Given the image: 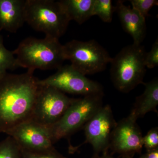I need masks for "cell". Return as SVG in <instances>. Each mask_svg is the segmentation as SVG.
Returning <instances> with one entry per match:
<instances>
[{
    "label": "cell",
    "instance_id": "5bb4252c",
    "mask_svg": "<svg viewBox=\"0 0 158 158\" xmlns=\"http://www.w3.org/2000/svg\"><path fill=\"white\" fill-rule=\"evenodd\" d=\"M145 87L144 93L136 99L135 102L130 115L136 120L143 117L148 113H157L158 105V79H154L148 83H143Z\"/></svg>",
    "mask_w": 158,
    "mask_h": 158
},
{
    "label": "cell",
    "instance_id": "9c48e42d",
    "mask_svg": "<svg viewBox=\"0 0 158 158\" xmlns=\"http://www.w3.org/2000/svg\"><path fill=\"white\" fill-rule=\"evenodd\" d=\"M38 84L53 87L63 93L83 96L103 94L100 84L88 78L71 65H62L54 74L39 80Z\"/></svg>",
    "mask_w": 158,
    "mask_h": 158
},
{
    "label": "cell",
    "instance_id": "e0dca14e",
    "mask_svg": "<svg viewBox=\"0 0 158 158\" xmlns=\"http://www.w3.org/2000/svg\"><path fill=\"white\" fill-rule=\"evenodd\" d=\"M114 10L111 0H94L92 15H97L103 21L110 23L113 19Z\"/></svg>",
    "mask_w": 158,
    "mask_h": 158
},
{
    "label": "cell",
    "instance_id": "44dd1931",
    "mask_svg": "<svg viewBox=\"0 0 158 158\" xmlns=\"http://www.w3.org/2000/svg\"><path fill=\"white\" fill-rule=\"evenodd\" d=\"M143 146L147 151L158 148V128H153L143 137Z\"/></svg>",
    "mask_w": 158,
    "mask_h": 158
},
{
    "label": "cell",
    "instance_id": "277c9868",
    "mask_svg": "<svg viewBox=\"0 0 158 158\" xmlns=\"http://www.w3.org/2000/svg\"><path fill=\"white\" fill-rule=\"evenodd\" d=\"M25 22L46 37L59 39L65 34L69 20L59 1L26 0Z\"/></svg>",
    "mask_w": 158,
    "mask_h": 158
},
{
    "label": "cell",
    "instance_id": "ffe728a7",
    "mask_svg": "<svg viewBox=\"0 0 158 158\" xmlns=\"http://www.w3.org/2000/svg\"><path fill=\"white\" fill-rule=\"evenodd\" d=\"M130 2L132 8L137 10L145 19L149 16V12L152 8L158 5V1L156 0H131Z\"/></svg>",
    "mask_w": 158,
    "mask_h": 158
},
{
    "label": "cell",
    "instance_id": "cb8c5ba5",
    "mask_svg": "<svg viewBox=\"0 0 158 158\" xmlns=\"http://www.w3.org/2000/svg\"><path fill=\"white\" fill-rule=\"evenodd\" d=\"M134 155H130L123 156L120 158H133ZM98 158H115L111 156L110 155L108 154V153L102 154L101 156L99 157Z\"/></svg>",
    "mask_w": 158,
    "mask_h": 158
},
{
    "label": "cell",
    "instance_id": "52a82bcc",
    "mask_svg": "<svg viewBox=\"0 0 158 158\" xmlns=\"http://www.w3.org/2000/svg\"><path fill=\"white\" fill-rule=\"evenodd\" d=\"M116 124L111 106L109 105L102 106L84 127L85 141L79 146H69V152H74L82 145L89 143L93 148V158L99 157L101 153H107L112 132Z\"/></svg>",
    "mask_w": 158,
    "mask_h": 158
},
{
    "label": "cell",
    "instance_id": "2e32d148",
    "mask_svg": "<svg viewBox=\"0 0 158 158\" xmlns=\"http://www.w3.org/2000/svg\"><path fill=\"white\" fill-rule=\"evenodd\" d=\"M13 51L5 47L2 36L0 34V76L7 73L8 70H13L18 68L16 58Z\"/></svg>",
    "mask_w": 158,
    "mask_h": 158
},
{
    "label": "cell",
    "instance_id": "3957f363",
    "mask_svg": "<svg viewBox=\"0 0 158 158\" xmlns=\"http://www.w3.org/2000/svg\"><path fill=\"white\" fill-rule=\"evenodd\" d=\"M146 53L143 46L133 43L123 48L112 58L110 74L117 90L127 93L143 84L146 71Z\"/></svg>",
    "mask_w": 158,
    "mask_h": 158
},
{
    "label": "cell",
    "instance_id": "30bf717a",
    "mask_svg": "<svg viewBox=\"0 0 158 158\" xmlns=\"http://www.w3.org/2000/svg\"><path fill=\"white\" fill-rule=\"evenodd\" d=\"M137 120L129 115L116 123L110 138V147L113 152L123 156L140 153L143 147V136Z\"/></svg>",
    "mask_w": 158,
    "mask_h": 158
},
{
    "label": "cell",
    "instance_id": "5b68a950",
    "mask_svg": "<svg viewBox=\"0 0 158 158\" xmlns=\"http://www.w3.org/2000/svg\"><path fill=\"white\" fill-rule=\"evenodd\" d=\"M103 94L75 98L63 116L48 128L53 143L66 138L85 126L102 106Z\"/></svg>",
    "mask_w": 158,
    "mask_h": 158
},
{
    "label": "cell",
    "instance_id": "7a4b0ae2",
    "mask_svg": "<svg viewBox=\"0 0 158 158\" xmlns=\"http://www.w3.org/2000/svg\"><path fill=\"white\" fill-rule=\"evenodd\" d=\"M13 52L19 67L33 72L37 69H58L65 60L63 45L59 39L46 36L44 39L26 38Z\"/></svg>",
    "mask_w": 158,
    "mask_h": 158
},
{
    "label": "cell",
    "instance_id": "7c38bea8",
    "mask_svg": "<svg viewBox=\"0 0 158 158\" xmlns=\"http://www.w3.org/2000/svg\"><path fill=\"white\" fill-rule=\"evenodd\" d=\"M115 10L123 30L132 37L133 43L141 44L146 35V19L135 9L124 5L123 1L116 2Z\"/></svg>",
    "mask_w": 158,
    "mask_h": 158
},
{
    "label": "cell",
    "instance_id": "ac0fdd59",
    "mask_svg": "<svg viewBox=\"0 0 158 158\" xmlns=\"http://www.w3.org/2000/svg\"><path fill=\"white\" fill-rule=\"evenodd\" d=\"M0 158H23L22 149L11 136L0 142Z\"/></svg>",
    "mask_w": 158,
    "mask_h": 158
},
{
    "label": "cell",
    "instance_id": "8992f818",
    "mask_svg": "<svg viewBox=\"0 0 158 158\" xmlns=\"http://www.w3.org/2000/svg\"><path fill=\"white\" fill-rule=\"evenodd\" d=\"M65 60L84 75L104 70L112 61L107 51L95 40H73L63 45Z\"/></svg>",
    "mask_w": 158,
    "mask_h": 158
},
{
    "label": "cell",
    "instance_id": "9a60e30c",
    "mask_svg": "<svg viewBox=\"0 0 158 158\" xmlns=\"http://www.w3.org/2000/svg\"><path fill=\"white\" fill-rule=\"evenodd\" d=\"M94 0H61L60 6L69 20L82 24L92 15Z\"/></svg>",
    "mask_w": 158,
    "mask_h": 158
},
{
    "label": "cell",
    "instance_id": "603a6c76",
    "mask_svg": "<svg viewBox=\"0 0 158 158\" xmlns=\"http://www.w3.org/2000/svg\"><path fill=\"white\" fill-rule=\"evenodd\" d=\"M139 158H158V148L147 151L146 153L142 155Z\"/></svg>",
    "mask_w": 158,
    "mask_h": 158
},
{
    "label": "cell",
    "instance_id": "ba28073f",
    "mask_svg": "<svg viewBox=\"0 0 158 158\" xmlns=\"http://www.w3.org/2000/svg\"><path fill=\"white\" fill-rule=\"evenodd\" d=\"M40 86L31 119L40 124L50 126L63 116L75 98L68 97L53 87Z\"/></svg>",
    "mask_w": 158,
    "mask_h": 158
},
{
    "label": "cell",
    "instance_id": "7402d4cb",
    "mask_svg": "<svg viewBox=\"0 0 158 158\" xmlns=\"http://www.w3.org/2000/svg\"><path fill=\"white\" fill-rule=\"evenodd\" d=\"M145 65L146 68L153 69L158 65V39L152 44L151 50L145 55Z\"/></svg>",
    "mask_w": 158,
    "mask_h": 158
},
{
    "label": "cell",
    "instance_id": "6da1fadb",
    "mask_svg": "<svg viewBox=\"0 0 158 158\" xmlns=\"http://www.w3.org/2000/svg\"><path fill=\"white\" fill-rule=\"evenodd\" d=\"M34 73L0 76V133L31 119L40 88Z\"/></svg>",
    "mask_w": 158,
    "mask_h": 158
},
{
    "label": "cell",
    "instance_id": "d6986e66",
    "mask_svg": "<svg viewBox=\"0 0 158 158\" xmlns=\"http://www.w3.org/2000/svg\"><path fill=\"white\" fill-rule=\"evenodd\" d=\"M23 150V158H67L53 147L41 151H30Z\"/></svg>",
    "mask_w": 158,
    "mask_h": 158
},
{
    "label": "cell",
    "instance_id": "8fae6325",
    "mask_svg": "<svg viewBox=\"0 0 158 158\" xmlns=\"http://www.w3.org/2000/svg\"><path fill=\"white\" fill-rule=\"evenodd\" d=\"M6 134L12 137L25 150L41 151L54 147L47 127L32 119L18 125Z\"/></svg>",
    "mask_w": 158,
    "mask_h": 158
},
{
    "label": "cell",
    "instance_id": "4fadbf2b",
    "mask_svg": "<svg viewBox=\"0 0 158 158\" xmlns=\"http://www.w3.org/2000/svg\"><path fill=\"white\" fill-rule=\"evenodd\" d=\"M26 0H0V31L16 33L25 23Z\"/></svg>",
    "mask_w": 158,
    "mask_h": 158
}]
</instances>
